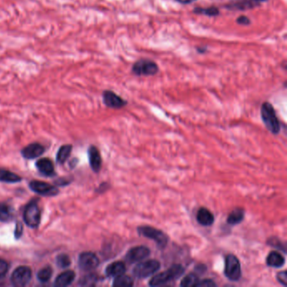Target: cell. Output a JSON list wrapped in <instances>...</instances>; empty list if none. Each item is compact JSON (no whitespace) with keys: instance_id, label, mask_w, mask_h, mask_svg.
<instances>
[{"instance_id":"cell-18","label":"cell","mask_w":287,"mask_h":287,"mask_svg":"<svg viewBox=\"0 0 287 287\" xmlns=\"http://www.w3.org/2000/svg\"><path fill=\"white\" fill-rule=\"evenodd\" d=\"M36 168L39 172L45 176H52L54 175V164L49 158H41L36 162Z\"/></svg>"},{"instance_id":"cell-28","label":"cell","mask_w":287,"mask_h":287,"mask_svg":"<svg viewBox=\"0 0 287 287\" xmlns=\"http://www.w3.org/2000/svg\"><path fill=\"white\" fill-rule=\"evenodd\" d=\"M52 269L50 266H46V267L41 269L37 273V279L42 283L48 282L49 280L52 278Z\"/></svg>"},{"instance_id":"cell-15","label":"cell","mask_w":287,"mask_h":287,"mask_svg":"<svg viewBox=\"0 0 287 287\" xmlns=\"http://www.w3.org/2000/svg\"><path fill=\"white\" fill-rule=\"evenodd\" d=\"M196 220L201 226L210 227L214 223L215 218H214V215L211 211H209L207 208H205V207H201L196 213Z\"/></svg>"},{"instance_id":"cell-6","label":"cell","mask_w":287,"mask_h":287,"mask_svg":"<svg viewBox=\"0 0 287 287\" xmlns=\"http://www.w3.org/2000/svg\"><path fill=\"white\" fill-rule=\"evenodd\" d=\"M158 64L150 59H140L132 65V72L136 76H153L158 72Z\"/></svg>"},{"instance_id":"cell-31","label":"cell","mask_w":287,"mask_h":287,"mask_svg":"<svg viewBox=\"0 0 287 287\" xmlns=\"http://www.w3.org/2000/svg\"><path fill=\"white\" fill-rule=\"evenodd\" d=\"M196 287H215L216 284L212 279H204L199 281L198 283L195 286Z\"/></svg>"},{"instance_id":"cell-9","label":"cell","mask_w":287,"mask_h":287,"mask_svg":"<svg viewBox=\"0 0 287 287\" xmlns=\"http://www.w3.org/2000/svg\"><path fill=\"white\" fill-rule=\"evenodd\" d=\"M151 254V250L146 246H136L130 249L126 255V260L130 264H134L138 262L143 261L149 257Z\"/></svg>"},{"instance_id":"cell-7","label":"cell","mask_w":287,"mask_h":287,"mask_svg":"<svg viewBox=\"0 0 287 287\" xmlns=\"http://www.w3.org/2000/svg\"><path fill=\"white\" fill-rule=\"evenodd\" d=\"M24 220L31 227H37L40 221V210L37 201H32L27 205L24 212Z\"/></svg>"},{"instance_id":"cell-13","label":"cell","mask_w":287,"mask_h":287,"mask_svg":"<svg viewBox=\"0 0 287 287\" xmlns=\"http://www.w3.org/2000/svg\"><path fill=\"white\" fill-rule=\"evenodd\" d=\"M45 152V147L40 144H30L21 151V154L26 159H33L40 157Z\"/></svg>"},{"instance_id":"cell-16","label":"cell","mask_w":287,"mask_h":287,"mask_svg":"<svg viewBox=\"0 0 287 287\" xmlns=\"http://www.w3.org/2000/svg\"><path fill=\"white\" fill-rule=\"evenodd\" d=\"M268 266L272 268H282L286 264V258L278 251H271L266 258Z\"/></svg>"},{"instance_id":"cell-14","label":"cell","mask_w":287,"mask_h":287,"mask_svg":"<svg viewBox=\"0 0 287 287\" xmlns=\"http://www.w3.org/2000/svg\"><path fill=\"white\" fill-rule=\"evenodd\" d=\"M88 152H89V164H90L91 169L94 172H100L101 170V165H102L101 152L95 146H90Z\"/></svg>"},{"instance_id":"cell-25","label":"cell","mask_w":287,"mask_h":287,"mask_svg":"<svg viewBox=\"0 0 287 287\" xmlns=\"http://www.w3.org/2000/svg\"><path fill=\"white\" fill-rule=\"evenodd\" d=\"M114 287H132L134 286V282L132 277L126 275H121V276L115 277V280L113 282Z\"/></svg>"},{"instance_id":"cell-2","label":"cell","mask_w":287,"mask_h":287,"mask_svg":"<svg viewBox=\"0 0 287 287\" xmlns=\"http://www.w3.org/2000/svg\"><path fill=\"white\" fill-rule=\"evenodd\" d=\"M261 118L265 127L273 134H278L281 131V123L272 105L264 102L261 107Z\"/></svg>"},{"instance_id":"cell-24","label":"cell","mask_w":287,"mask_h":287,"mask_svg":"<svg viewBox=\"0 0 287 287\" xmlns=\"http://www.w3.org/2000/svg\"><path fill=\"white\" fill-rule=\"evenodd\" d=\"M72 152V146L71 145H64L61 146L60 149L58 150L57 154V162L58 164H64Z\"/></svg>"},{"instance_id":"cell-20","label":"cell","mask_w":287,"mask_h":287,"mask_svg":"<svg viewBox=\"0 0 287 287\" xmlns=\"http://www.w3.org/2000/svg\"><path fill=\"white\" fill-rule=\"evenodd\" d=\"M245 217V212L243 208H236L227 216V222L229 225L235 226L241 223Z\"/></svg>"},{"instance_id":"cell-4","label":"cell","mask_w":287,"mask_h":287,"mask_svg":"<svg viewBox=\"0 0 287 287\" xmlns=\"http://www.w3.org/2000/svg\"><path fill=\"white\" fill-rule=\"evenodd\" d=\"M160 262L157 259H149L139 262L133 269V275L138 279H145L155 275L160 269Z\"/></svg>"},{"instance_id":"cell-3","label":"cell","mask_w":287,"mask_h":287,"mask_svg":"<svg viewBox=\"0 0 287 287\" xmlns=\"http://www.w3.org/2000/svg\"><path fill=\"white\" fill-rule=\"evenodd\" d=\"M138 233L139 235L155 242L157 246L160 250H163L166 247L168 243H169V237L166 233H164L162 230L158 229L155 227H150V226H142V227H138Z\"/></svg>"},{"instance_id":"cell-35","label":"cell","mask_w":287,"mask_h":287,"mask_svg":"<svg viewBox=\"0 0 287 287\" xmlns=\"http://www.w3.org/2000/svg\"><path fill=\"white\" fill-rule=\"evenodd\" d=\"M22 232H23V226L20 222L16 223V227L15 230V236L16 239H20L21 235H22Z\"/></svg>"},{"instance_id":"cell-5","label":"cell","mask_w":287,"mask_h":287,"mask_svg":"<svg viewBox=\"0 0 287 287\" xmlns=\"http://www.w3.org/2000/svg\"><path fill=\"white\" fill-rule=\"evenodd\" d=\"M224 274L232 282H238L242 276L241 264L239 258L233 254H228L225 258Z\"/></svg>"},{"instance_id":"cell-22","label":"cell","mask_w":287,"mask_h":287,"mask_svg":"<svg viewBox=\"0 0 287 287\" xmlns=\"http://www.w3.org/2000/svg\"><path fill=\"white\" fill-rule=\"evenodd\" d=\"M258 3H255L253 0H237L235 2H232L228 5V9H252L254 6L258 5Z\"/></svg>"},{"instance_id":"cell-29","label":"cell","mask_w":287,"mask_h":287,"mask_svg":"<svg viewBox=\"0 0 287 287\" xmlns=\"http://www.w3.org/2000/svg\"><path fill=\"white\" fill-rule=\"evenodd\" d=\"M57 264L60 268L69 267V265L71 264V260L69 258V255H67L65 253H62L57 257Z\"/></svg>"},{"instance_id":"cell-11","label":"cell","mask_w":287,"mask_h":287,"mask_svg":"<svg viewBox=\"0 0 287 287\" xmlns=\"http://www.w3.org/2000/svg\"><path fill=\"white\" fill-rule=\"evenodd\" d=\"M103 102L107 107L112 109H121L127 106V102L111 90L104 91Z\"/></svg>"},{"instance_id":"cell-37","label":"cell","mask_w":287,"mask_h":287,"mask_svg":"<svg viewBox=\"0 0 287 287\" xmlns=\"http://www.w3.org/2000/svg\"><path fill=\"white\" fill-rule=\"evenodd\" d=\"M197 51H198L199 52H201V53H204V52H206V51H207V49L202 50V49L201 48H197Z\"/></svg>"},{"instance_id":"cell-1","label":"cell","mask_w":287,"mask_h":287,"mask_svg":"<svg viewBox=\"0 0 287 287\" xmlns=\"http://www.w3.org/2000/svg\"><path fill=\"white\" fill-rule=\"evenodd\" d=\"M184 273V268L179 264H173L171 267L163 272L153 276L150 280V287H161L169 284L179 278Z\"/></svg>"},{"instance_id":"cell-38","label":"cell","mask_w":287,"mask_h":287,"mask_svg":"<svg viewBox=\"0 0 287 287\" xmlns=\"http://www.w3.org/2000/svg\"><path fill=\"white\" fill-rule=\"evenodd\" d=\"M253 1H254L255 3H260V2H265V1H267V0H253Z\"/></svg>"},{"instance_id":"cell-21","label":"cell","mask_w":287,"mask_h":287,"mask_svg":"<svg viewBox=\"0 0 287 287\" xmlns=\"http://www.w3.org/2000/svg\"><path fill=\"white\" fill-rule=\"evenodd\" d=\"M21 181V178L15 173L9 170L0 169V182L3 183H18Z\"/></svg>"},{"instance_id":"cell-26","label":"cell","mask_w":287,"mask_h":287,"mask_svg":"<svg viewBox=\"0 0 287 287\" xmlns=\"http://www.w3.org/2000/svg\"><path fill=\"white\" fill-rule=\"evenodd\" d=\"M199 277L197 275H195L194 273H190L189 275L184 276V278L182 279L180 282V287H195L196 284L198 283Z\"/></svg>"},{"instance_id":"cell-12","label":"cell","mask_w":287,"mask_h":287,"mask_svg":"<svg viewBox=\"0 0 287 287\" xmlns=\"http://www.w3.org/2000/svg\"><path fill=\"white\" fill-rule=\"evenodd\" d=\"M30 188L34 192L44 196H52L57 195L58 190L52 184L42 181L33 180L30 183Z\"/></svg>"},{"instance_id":"cell-36","label":"cell","mask_w":287,"mask_h":287,"mask_svg":"<svg viewBox=\"0 0 287 287\" xmlns=\"http://www.w3.org/2000/svg\"><path fill=\"white\" fill-rule=\"evenodd\" d=\"M178 1L179 3H182V4H190L195 2V0H176Z\"/></svg>"},{"instance_id":"cell-30","label":"cell","mask_w":287,"mask_h":287,"mask_svg":"<svg viewBox=\"0 0 287 287\" xmlns=\"http://www.w3.org/2000/svg\"><path fill=\"white\" fill-rule=\"evenodd\" d=\"M97 282V277L95 275H89L85 278L81 280L80 284L83 286H95Z\"/></svg>"},{"instance_id":"cell-27","label":"cell","mask_w":287,"mask_h":287,"mask_svg":"<svg viewBox=\"0 0 287 287\" xmlns=\"http://www.w3.org/2000/svg\"><path fill=\"white\" fill-rule=\"evenodd\" d=\"M194 13H195V14H201V15H207V16L213 17V16H217L220 14V11L215 7H210V8H207V9H203V8H199V7H197V8H195L194 9Z\"/></svg>"},{"instance_id":"cell-10","label":"cell","mask_w":287,"mask_h":287,"mask_svg":"<svg viewBox=\"0 0 287 287\" xmlns=\"http://www.w3.org/2000/svg\"><path fill=\"white\" fill-rule=\"evenodd\" d=\"M100 264V259L92 252H84L81 253L78 258V265L81 270L90 271L95 270Z\"/></svg>"},{"instance_id":"cell-19","label":"cell","mask_w":287,"mask_h":287,"mask_svg":"<svg viewBox=\"0 0 287 287\" xmlns=\"http://www.w3.org/2000/svg\"><path fill=\"white\" fill-rule=\"evenodd\" d=\"M75 273L72 270H68L65 272L62 273L61 275L57 277L55 281V286L56 287H64L72 284V282L74 281Z\"/></svg>"},{"instance_id":"cell-17","label":"cell","mask_w":287,"mask_h":287,"mask_svg":"<svg viewBox=\"0 0 287 287\" xmlns=\"http://www.w3.org/2000/svg\"><path fill=\"white\" fill-rule=\"evenodd\" d=\"M126 272V265L125 263L121 261L113 262L109 264L106 269V275L107 277H116V276L123 275Z\"/></svg>"},{"instance_id":"cell-32","label":"cell","mask_w":287,"mask_h":287,"mask_svg":"<svg viewBox=\"0 0 287 287\" xmlns=\"http://www.w3.org/2000/svg\"><path fill=\"white\" fill-rule=\"evenodd\" d=\"M8 270H9V265L7 264V262L0 258V280L6 276Z\"/></svg>"},{"instance_id":"cell-33","label":"cell","mask_w":287,"mask_h":287,"mask_svg":"<svg viewBox=\"0 0 287 287\" xmlns=\"http://www.w3.org/2000/svg\"><path fill=\"white\" fill-rule=\"evenodd\" d=\"M276 279L282 286L287 287V271H281V272L277 273L276 275Z\"/></svg>"},{"instance_id":"cell-34","label":"cell","mask_w":287,"mask_h":287,"mask_svg":"<svg viewBox=\"0 0 287 287\" xmlns=\"http://www.w3.org/2000/svg\"><path fill=\"white\" fill-rule=\"evenodd\" d=\"M237 23L239 24V25H242V26H248L251 23L250 19L245 16V15H241L239 16L238 19H237Z\"/></svg>"},{"instance_id":"cell-23","label":"cell","mask_w":287,"mask_h":287,"mask_svg":"<svg viewBox=\"0 0 287 287\" xmlns=\"http://www.w3.org/2000/svg\"><path fill=\"white\" fill-rule=\"evenodd\" d=\"M14 216V210L9 205L0 202V221H9Z\"/></svg>"},{"instance_id":"cell-8","label":"cell","mask_w":287,"mask_h":287,"mask_svg":"<svg viewBox=\"0 0 287 287\" xmlns=\"http://www.w3.org/2000/svg\"><path fill=\"white\" fill-rule=\"evenodd\" d=\"M32 276V270L28 266H20L12 274V284L18 287H25L29 283Z\"/></svg>"}]
</instances>
